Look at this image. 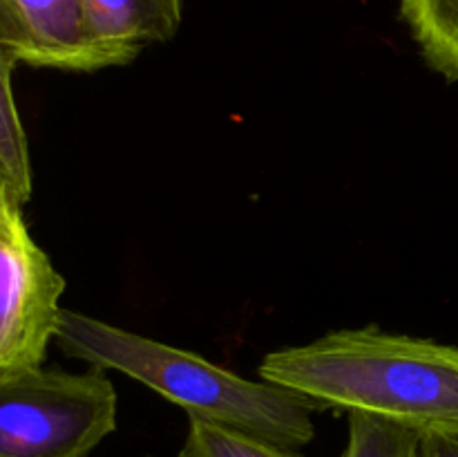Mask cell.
Returning a JSON list of instances; mask_svg holds the SVG:
<instances>
[{
    "label": "cell",
    "mask_w": 458,
    "mask_h": 457,
    "mask_svg": "<svg viewBox=\"0 0 458 457\" xmlns=\"http://www.w3.org/2000/svg\"><path fill=\"white\" fill-rule=\"evenodd\" d=\"M0 47L13 63L47 70L128 65L94 34L83 0H0Z\"/></svg>",
    "instance_id": "cell-5"
},
{
    "label": "cell",
    "mask_w": 458,
    "mask_h": 457,
    "mask_svg": "<svg viewBox=\"0 0 458 457\" xmlns=\"http://www.w3.org/2000/svg\"><path fill=\"white\" fill-rule=\"evenodd\" d=\"M411 457H458V435H423Z\"/></svg>",
    "instance_id": "cell-11"
},
{
    "label": "cell",
    "mask_w": 458,
    "mask_h": 457,
    "mask_svg": "<svg viewBox=\"0 0 458 457\" xmlns=\"http://www.w3.org/2000/svg\"><path fill=\"white\" fill-rule=\"evenodd\" d=\"M419 439V433L392 421L349 412V437L343 457H411Z\"/></svg>",
    "instance_id": "cell-10"
},
{
    "label": "cell",
    "mask_w": 458,
    "mask_h": 457,
    "mask_svg": "<svg viewBox=\"0 0 458 457\" xmlns=\"http://www.w3.org/2000/svg\"><path fill=\"white\" fill-rule=\"evenodd\" d=\"M65 278L36 245L22 202L0 184V375L43 366Z\"/></svg>",
    "instance_id": "cell-4"
},
{
    "label": "cell",
    "mask_w": 458,
    "mask_h": 457,
    "mask_svg": "<svg viewBox=\"0 0 458 457\" xmlns=\"http://www.w3.org/2000/svg\"><path fill=\"white\" fill-rule=\"evenodd\" d=\"M0 184H4V179H3V177H0Z\"/></svg>",
    "instance_id": "cell-12"
},
{
    "label": "cell",
    "mask_w": 458,
    "mask_h": 457,
    "mask_svg": "<svg viewBox=\"0 0 458 457\" xmlns=\"http://www.w3.org/2000/svg\"><path fill=\"white\" fill-rule=\"evenodd\" d=\"M398 7L425 63L458 81V0H398Z\"/></svg>",
    "instance_id": "cell-7"
},
{
    "label": "cell",
    "mask_w": 458,
    "mask_h": 457,
    "mask_svg": "<svg viewBox=\"0 0 458 457\" xmlns=\"http://www.w3.org/2000/svg\"><path fill=\"white\" fill-rule=\"evenodd\" d=\"M13 65L16 63L0 47V177L4 179L9 191L22 204H27L34 191V175L27 134L12 90Z\"/></svg>",
    "instance_id": "cell-8"
},
{
    "label": "cell",
    "mask_w": 458,
    "mask_h": 457,
    "mask_svg": "<svg viewBox=\"0 0 458 457\" xmlns=\"http://www.w3.org/2000/svg\"><path fill=\"white\" fill-rule=\"evenodd\" d=\"M72 358L101 370L123 372L130 379L188 415L231 426L289 448H302L316 435L311 399L268 381H250L206 361L199 354L134 334L106 321L61 309L54 334Z\"/></svg>",
    "instance_id": "cell-2"
},
{
    "label": "cell",
    "mask_w": 458,
    "mask_h": 457,
    "mask_svg": "<svg viewBox=\"0 0 458 457\" xmlns=\"http://www.w3.org/2000/svg\"><path fill=\"white\" fill-rule=\"evenodd\" d=\"M103 372L38 366L0 375V457L92 455L116 428V392Z\"/></svg>",
    "instance_id": "cell-3"
},
{
    "label": "cell",
    "mask_w": 458,
    "mask_h": 457,
    "mask_svg": "<svg viewBox=\"0 0 458 457\" xmlns=\"http://www.w3.org/2000/svg\"><path fill=\"white\" fill-rule=\"evenodd\" d=\"M179 457H302L295 448L258 435L188 415V435Z\"/></svg>",
    "instance_id": "cell-9"
},
{
    "label": "cell",
    "mask_w": 458,
    "mask_h": 457,
    "mask_svg": "<svg viewBox=\"0 0 458 457\" xmlns=\"http://www.w3.org/2000/svg\"><path fill=\"white\" fill-rule=\"evenodd\" d=\"M92 30L128 63L150 43L174 39L183 0H83Z\"/></svg>",
    "instance_id": "cell-6"
},
{
    "label": "cell",
    "mask_w": 458,
    "mask_h": 457,
    "mask_svg": "<svg viewBox=\"0 0 458 457\" xmlns=\"http://www.w3.org/2000/svg\"><path fill=\"white\" fill-rule=\"evenodd\" d=\"M259 379L320 410L365 412L423 435H458V348L378 325L335 330L268 352Z\"/></svg>",
    "instance_id": "cell-1"
}]
</instances>
